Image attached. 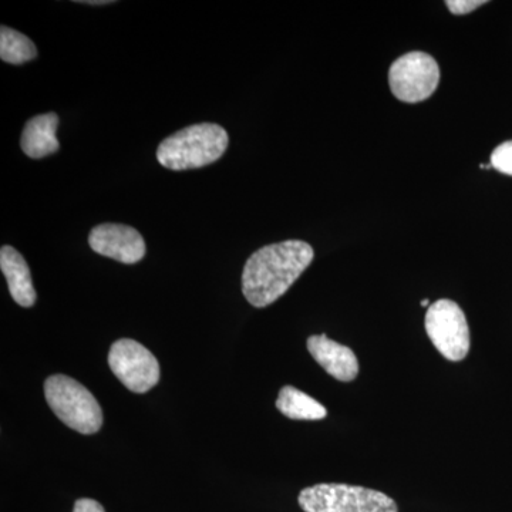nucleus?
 <instances>
[{
    "instance_id": "obj_8",
    "label": "nucleus",
    "mask_w": 512,
    "mask_h": 512,
    "mask_svg": "<svg viewBox=\"0 0 512 512\" xmlns=\"http://www.w3.org/2000/svg\"><path fill=\"white\" fill-rule=\"evenodd\" d=\"M89 245L97 254L121 264H137L146 255V242L140 232L123 224H101L92 229Z\"/></svg>"
},
{
    "instance_id": "obj_4",
    "label": "nucleus",
    "mask_w": 512,
    "mask_h": 512,
    "mask_svg": "<svg viewBox=\"0 0 512 512\" xmlns=\"http://www.w3.org/2000/svg\"><path fill=\"white\" fill-rule=\"evenodd\" d=\"M305 512H399L389 495L348 484H316L299 494Z\"/></svg>"
},
{
    "instance_id": "obj_9",
    "label": "nucleus",
    "mask_w": 512,
    "mask_h": 512,
    "mask_svg": "<svg viewBox=\"0 0 512 512\" xmlns=\"http://www.w3.org/2000/svg\"><path fill=\"white\" fill-rule=\"evenodd\" d=\"M308 350L313 359L340 382H352L359 375V362L353 350L326 335L311 336Z\"/></svg>"
},
{
    "instance_id": "obj_10",
    "label": "nucleus",
    "mask_w": 512,
    "mask_h": 512,
    "mask_svg": "<svg viewBox=\"0 0 512 512\" xmlns=\"http://www.w3.org/2000/svg\"><path fill=\"white\" fill-rule=\"evenodd\" d=\"M0 269L8 281L13 301L23 308H32L36 302V291L32 275L25 258L15 248L5 245L0 249Z\"/></svg>"
},
{
    "instance_id": "obj_15",
    "label": "nucleus",
    "mask_w": 512,
    "mask_h": 512,
    "mask_svg": "<svg viewBox=\"0 0 512 512\" xmlns=\"http://www.w3.org/2000/svg\"><path fill=\"white\" fill-rule=\"evenodd\" d=\"M484 0H448L446 2L448 10L454 15H467L484 5Z\"/></svg>"
},
{
    "instance_id": "obj_6",
    "label": "nucleus",
    "mask_w": 512,
    "mask_h": 512,
    "mask_svg": "<svg viewBox=\"0 0 512 512\" xmlns=\"http://www.w3.org/2000/svg\"><path fill=\"white\" fill-rule=\"evenodd\" d=\"M439 82V64L427 53H407L390 67V90L404 103H420L429 99Z\"/></svg>"
},
{
    "instance_id": "obj_16",
    "label": "nucleus",
    "mask_w": 512,
    "mask_h": 512,
    "mask_svg": "<svg viewBox=\"0 0 512 512\" xmlns=\"http://www.w3.org/2000/svg\"><path fill=\"white\" fill-rule=\"evenodd\" d=\"M73 512H106L104 511L103 505L97 503V501L90 500V498H82L77 500L74 504Z\"/></svg>"
},
{
    "instance_id": "obj_5",
    "label": "nucleus",
    "mask_w": 512,
    "mask_h": 512,
    "mask_svg": "<svg viewBox=\"0 0 512 512\" xmlns=\"http://www.w3.org/2000/svg\"><path fill=\"white\" fill-rule=\"evenodd\" d=\"M426 332L441 355L460 362L470 350V329L466 315L456 302L441 299L431 303L426 315Z\"/></svg>"
},
{
    "instance_id": "obj_13",
    "label": "nucleus",
    "mask_w": 512,
    "mask_h": 512,
    "mask_svg": "<svg viewBox=\"0 0 512 512\" xmlns=\"http://www.w3.org/2000/svg\"><path fill=\"white\" fill-rule=\"evenodd\" d=\"M35 43L18 30L2 26L0 29V59L10 64H23L36 59Z\"/></svg>"
},
{
    "instance_id": "obj_14",
    "label": "nucleus",
    "mask_w": 512,
    "mask_h": 512,
    "mask_svg": "<svg viewBox=\"0 0 512 512\" xmlns=\"http://www.w3.org/2000/svg\"><path fill=\"white\" fill-rule=\"evenodd\" d=\"M491 165L495 170L512 177V140L498 146L491 154Z\"/></svg>"
},
{
    "instance_id": "obj_1",
    "label": "nucleus",
    "mask_w": 512,
    "mask_h": 512,
    "mask_svg": "<svg viewBox=\"0 0 512 512\" xmlns=\"http://www.w3.org/2000/svg\"><path fill=\"white\" fill-rule=\"evenodd\" d=\"M315 258L311 245L285 241L266 245L249 256L242 272V293L255 308L278 301Z\"/></svg>"
},
{
    "instance_id": "obj_17",
    "label": "nucleus",
    "mask_w": 512,
    "mask_h": 512,
    "mask_svg": "<svg viewBox=\"0 0 512 512\" xmlns=\"http://www.w3.org/2000/svg\"><path fill=\"white\" fill-rule=\"evenodd\" d=\"M84 3H87V5H107V3H111V2H107V0H104V2H84Z\"/></svg>"
},
{
    "instance_id": "obj_2",
    "label": "nucleus",
    "mask_w": 512,
    "mask_h": 512,
    "mask_svg": "<svg viewBox=\"0 0 512 512\" xmlns=\"http://www.w3.org/2000/svg\"><path fill=\"white\" fill-rule=\"evenodd\" d=\"M228 143L227 131L218 124H194L165 138L157 148V160L168 170H194L220 160Z\"/></svg>"
},
{
    "instance_id": "obj_11",
    "label": "nucleus",
    "mask_w": 512,
    "mask_h": 512,
    "mask_svg": "<svg viewBox=\"0 0 512 512\" xmlns=\"http://www.w3.org/2000/svg\"><path fill=\"white\" fill-rule=\"evenodd\" d=\"M59 117L55 113L40 114L33 117L20 137V147L23 153L30 158H43L55 154L60 148L56 137Z\"/></svg>"
},
{
    "instance_id": "obj_18",
    "label": "nucleus",
    "mask_w": 512,
    "mask_h": 512,
    "mask_svg": "<svg viewBox=\"0 0 512 512\" xmlns=\"http://www.w3.org/2000/svg\"><path fill=\"white\" fill-rule=\"evenodd\" d=\"M421 306H423V308H430V301L429 299H423V301H421Z\"/></svg>"
},
{
    "instance_id": "obj_3",
    "label": "nucleus",
    "mask_w": 512,
    "mask_h": 512,
    "mask_svg": "<svg viewBox=\"0 0 512 512\" xmlns=\"http://www.w3.org/2000/svg\"><path fill=\"white\" fill-rule=\"evenodd\" d=\"M45 396L50 409L70 429L94 434L101 429L103 412L92 393L72 377L50 376L45 383Z\"/></svg>"
},
{
    "instance_id": "obj_12",
    "label": "nucleus",
    "mask_w": 512,
    "mask_h": 512,
    "mask_svg": "<svg viewBox=\"0 0 512 512\" xmlns=\"http://www.w3.org/2000/svg\"><path fill=\"white\" fill-rule=\"evenodd\" d=\"M276 407L292 420H322L328 416L325 406L293 386L282 387Z\"/></svg>"
},
{
    "instance_id": "obj_7",
    "label": "nucleus",
    "mask_w": 512,
    "mask_h": 512,
    "mask_svg": "<svg viewBox=\"0 0 512 512\" xmlns=\"http://www.w3.org/2000/svg\"><path fill=\"white\" fill-rule=\"evenodd\" d=\"M111 372L133 393H147L160 380V365L153 353L133 339L113 343L109 353Z\"/></svg>"
}]
</instances>
